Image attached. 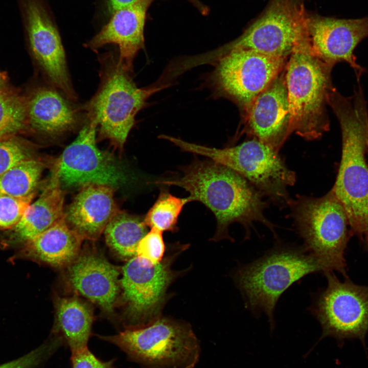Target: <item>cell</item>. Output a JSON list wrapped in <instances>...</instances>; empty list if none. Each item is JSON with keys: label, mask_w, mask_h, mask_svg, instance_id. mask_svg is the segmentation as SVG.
Instances as JSON below:
<instances>
[{"label": "cell", "mask_w": 368, "mask_h": 368, "mask_svg": "<svg viewBox=\"0 0 368 368\" xmlns=\"http://www.w3.org/2000/svg\"><path fill=\"white\" fill-rule=\"evenodd\" d=\"M181 174L173 178L158 180L156 184L178 186L187 191L189 202L199 201L214 214L216 231L212 240L228 239V227L238 222L249 239L254 222L266 226L277 238L275 226L264 215L270 201L247 180L232 169L210 159L195 158L180 168Z\"/></svg>", "instance_id": "cell-1"}, {"label": "cell", "mask_w": 368, "mask_h": 368, "mask_svg": "<svg viewBox=\"0 0 368 368\" xmlns=\"http://www.w3.org/2000/svg\"><path fill=\"white\" fill-rule=\"evenodd\" d=\"M328 105L341 128L342 154L332 189L343 205L352 233L368 242V109L360 84L354 95L346 97L335 88Z\"/></svg>", "instance_id": "cell-2"}, {"label": "cell", "mask_w": 368, "mask_h": 368, "mask_svg": "<svg viewBox=\"0 0 368 368\" xmlns=\"http://www.w3.org/2000/svg\"><path fill=\"white\" fill-rule=\"evenodd\" d=\"M324 272L304 246L278 243L262 257L239 267L234 274L246 307L254 315H267L271 330L281 295L293 283L312 273Z\"/></svg>", "instance_id": "cell-3"}, {"label": "cell", "mask_w": 368, "mask_h": 368, "mask_svg": "<svg viewBox=\"0 0 368 368\" xmlns=\"http://www.w3.org/2000/svg\"><path fill=\"white\" fill-rule=\"evenodd\" d=\"M99 60L98 88L82 108L86 118L97 123L100 136L122 148L137 113L146 106L148 98L162 87H137L132 72L120 63L114 53L102 54Z\"/></svg>", "instance_id": "cell-4"}, {"label": "cell", "mask_w": 368, "mask_h": 368, "mask_svg": "<svg viewBox=\"0 0 368 368\" xmlns=\"http://www.w3.org/2000/svg\"><path fill=\"white\" fill-rule=\"evenodd\" d=\"M333 67L311 53L307 36L290 54L285 72L291 133L311 141L329 130Z\"/></svg>", "instance_id": "cell-5"}, {"label": "cell", "mask_w": 368, "mask_h": 368, "mask_svg": "<svg viewBox=\"0 0 368 368\" xmlns=\"http://www.w3.org/2000/svg\"><path fill=\"white\" fill-rule=\"evenodd\" d=\"M181 151L200 155L235 171L280 208L288 206V191L294 185L296 175L284 160L268 145L253 137L238 145L221 149L212 148L166 135Z\"/></svg>", "instance_id": "cell-6"}, {"label": "cell", "mask_w": 368, "mask_h": 368, "mask_svg": "<svg viewBox=\"0 0 368 368\" xmlns=\"http://www.w3.org/2000/svg\"><path fill=\"white\" fill-rule=\"evenodd\" d=\"M288 206L304 247L321 265L347 277L344 251L349 240L346 211L332 190L320 197L297 195Z\"/></svg>", "instance_id": "cell-7"}, {"label": "cell", "mask_w": 368, "mask_h": 368, "mask_svg": "<svg viewBox=\"0 0 368 368\" xmlns=\"http://www.w3.org/2000/svg\"><path fill=\"white\" fill-rule=\"evenodd\" d=\"M99 337L117 346L143 368H193L200 354L199 342L189 324L165 317Z\"/></svg>", "instance_id": "cell-8"}, {"label": "cell", "mask_w": 368, "mask_h": 368, "mask_svg": "<svg viewBox=\"0 0 368 368\" xmlns=\"http://www.w3.org/2000/svg\"><path fill=\"white\" fill-rule=\"evenodd\" d=\"M185 246L174 248L157 264L136 256L123 266L119 300L125 329L147 326L160 317L168 289L179 274L172 265Z\"/></svg>", "instance_id": "cell-9"}, {"label": "cell", "mask_w": 368, "mask_h": 368, "mask_svg": "<svg viewBox=\"0 0 368 368\" xmlns=\"http://www.w3.org/2000/svg\"><path fill=\"white\" fill-rule=\"evenodd\" d=\"M305 1L270 0L242 34L222 49V54L244 50L286 59L307 35Z\"/></svg>", "instance_id": "cell-10"}, {"label": "cell", "mask_w": 368, "mask_h": 368, "mask_svg": "<svg viewBox=\"0 0 368 368\" xmlns=\"http://www.w3.org/2000/svg\"><path fill=\"white\" fill-rule=\"evenodd\" d=\"M327 286L314 294L310 310L322 328L320 339H359L365 347L368 332V286L355 284L349 279L341 282L332 271L324 272Z\"/></svg>", "instance_id": "cell-11"}, {"label": "cell", "mask_w": 368, "mask_h": 368, "mask_svg": "<svg viewBox=\"0 0 368 368\" xmlns=\"http://www.w3.org/2000/svg\"><path fill=\"white\" fill-rule=\"evenodd\" d=\"M286 59L251 51L233 50L220 55L210 77L216 96L228 98L244 111L285 68Z\"/></svg>", "instance_id": "cell-12"}, {"label": "cell", "mask_w": 368, "mask_h": 368, "mask_svg": "<svg viewBox=\"0 0 368 368\" xmlns=\"http://www.w3.org/2000/svg\"><path fill=\"white\" fill-rule=\"evenodd\" d=\"M97 123L86 118L76 139L64 150L55 164L61 186H107L126 183L127 175L119 162L96 144Z\"/></svg>", "instance_id": "cell-13"}, {"label": "cell", "mask_w": 368, "mask_h": 368, "mask_svg": "<svg viewBox=\"0 0 368 368\" xmlns=\"http://www.w3.org/2000/svg\"><path fill=\"white\" fill-rule=\"evenodd\" d=\"M307 36L313 55L332 66L348 63L360 82L365 70L357 62L354 50L368 37V17L339 19L308 12Z\"/></svg>", "instance_id": "cell-14"}, {"label": "cell", "mask_w": 368, "mask_h": 368, "mask_svg": "<svg viewBox=\"0 0 368 368\" xmlns=\"http://www.w3.org/2000/svg\"><path fill=\"white\" fill-rule=\"evenodd\" d=\"M24 9L32 55L48 83L76 100L58 30L37 0H25Z\"/></svg>", "instance_id": "cell-15"}, {"label": "cell", "mask_w": 368, "mask_h": 368, "mask_svg": "<svg viewBox=\"0 0 368 368\" xmlns=\"http://www.w3.org/2000/svg\"><path fill=\"white\" fill-rule=\"evenodd\" d=\"M70 288L110 315L119 300L121 271L95 249L81 250L66 267Z\"/></svg>", "instance_id": "cell-16"}, {"label": "cell", "mask_w": 368, "mask_h": 368, "mask_svg": "<svg viewBox=\"0 0 368 368\" xmlns=\"http://www.w3.org/2000/svg\"><path fill=\"white\" fill-rule=\"evenodd\" d=\"M245 112L247 131L279 152L291 133L285 70L254 99Z\"/></svg>", "instance_id": "cell-17"}, {"label": "cell", "mask_w": 368, "mask_h": 368, "mask_svg": "<svg viewBox=\"0 0 368 368\" xmlns=\"http://www.w3.org/2000/svg\"><path fill=\"white\" fill-rule=\"evenodd\" d=\"M27 97L28 126L50 136L74 129L86 118L82 106L48 84L34 88Z\"/></svg>", "instance_id": "cell-18"}, {"label": "cell", "mask_w": 368, "mask_h": 368, "mask_svg": "<svg viewBox=\"0 0 368 368\" xmlns=\"http://www.w3.org/2000/svg\"><path fill=\"white\" fill-rule=\"evenodd\" d=\"M152 3L143 1L117 11L109 21L86 43L85 47L96 51L108 44L117 45L119 62L132 72L134 59L144 46L146 12Z\"/></svg>", "instance_id": "cell-19"}, {"label": "cell", "mask_w": 368, "mask_h": 368, "mask_svg": "<svg viewBox=\"0 0 368 368\" xmlns=\"http://www.w3.org/2000/svg\"><path fill=\"white\" fill-rule=\"evenodd\" d=\"M112 187L98 185L83 187L68 206L65 220L83 240H96L118 210Z\"/></svg>", "instance_id": "cell-20"}, {"label": "cell", "mask_w": 368, "mask_h": 368, "mask_svg": "<svg viewBox=\"0 0 368 368\" xmlns=\"http://www.w3.org/2000/svg\"><path fill=\"white\" fill-rule=\"evenodd\" d=\"M64 195L54 166L51 177L39 198L25 210L18 222L10 229L7 243L25 244L63 217Z\"/></svg>", "instance_id": "cell-21"}, {"label": "cell", "mask_w": 368, "mask_h": 368, "mask_svg": "<svg viewBox=\"0 0 368 368\" xmlns=\"http://www.w3.org/2000/svg\"><path fill=\"white\" fill-rule=\"evenodd\" d=\"M83 239L66 223L64 216L24 244L20 255L53 267L68 266L81 251Z\"/></svg>", "instance_id": "cell-22"}, {"label": "cell", "mask_w": 368, "mask_h": 368, "mask_svg": "<svg viewBox=\"0 0 368 368\" xmlns=\"http://www.w3.org/2000/svg\"><path fill=\"white\" fill-rule=\"evenodd\" d=\"M54 305V335L65 342L72 354L87 348L94 318L91 305L76 296H57Z\"/></svg>", "instance_id": "cell-23"}, {"label": "cell", "mask_w": 368, "mask_h": 368, "mask_svg": "<svg viewBox=\"0 0 368 368\" xmlns=\"http://www.w3.org/2000/svg\"><path fill=\"white\" fill-rule=\"evenodd\" d=\"M147 227L144 218L118 211L104 231L106 243L116 256L127 262L137 256L139 243L148 232Z\"/></svg>", "instance_id": "cell-24"}, {"label": "cell", "mask_w": 368, "mask_h": 368, "mask_svg": "<svg viewBox=\"0 0 368 368\" xmlns=\"http://www.w3.org/2000/svg\"><path fill=\"white\" fill-rule=\"evenodd\" d=\"M42 170L36 159L19 162L0 175V195L24 197L34 193Z\"/></svg>", "instance_id": "cell-25"}, {"label": "cell", "mask_w": 368, "mask_h": 368, "mask_svg": "<svg viewBox=\"0 0 368 368\" xmlns=\"http://www.w3.org/2000/svg\"><path fill=\"white\" fill-rule=\"evenodd\" d=\"M27 127V97L8 86L0 89V139L15 136Z\"/></svg>", "instance_id": "cell-26"}, {"label": "cell", "mask_w": 368, "mask_h": 368, "mask_svg": "<svg viewBox=\"0 0 368 368\" xmlns=\"http://www.w3.org/2000/svg\"><path fill=\"white\" fill-rule=\"evenodd\" d=\"M189 202L188 197L179 198L167 191H161L158 198L144 218L147 226L161 232H175L178 218L183 207Z\"/></svg>", "instance_id": "cell-27"}, {"label": "cell", "mask_w": 368, "mask_h": 368, "mask_svg": "<svg viewBox=\"0 0 368 368\" xmlns=\"http://www.w3.org/2000/svg\"><path fill=\"white\" fill-rule=\"evenodd\" d=\"M34 196V193L24 197L0 195V229L12 228L31 204Z\"/></svg>", "instance_id": "cell-28"}, {"label": "cell", "mask_w": 368, "mask_h": 368, "mask_svg": "<svg viewBox=\"0 0 368 368\" xmlns=\"http://www.w3.org/2000/svg\"><path fill=\"white\" fill-rule=\"evenodd\" d=\"M30 158L25 144L15 136L0 139V175Z\"/></svg>", "instance_id": "cell-29"}, {"label": "cell", "mask_w": 368, "mask_h": 368, "mask_svg": "<svg viewBox=\"0 0 368 368\" xmlns=\"http://www.w3.org/2000/svg\"><path fill=\"white\" fill-rule=\"evenodd\" d=\"M165 249L162 232L152 228L139 242L137 256L157 264L164 258Z\"/></svg>", "instance_id": "cell-30"}, {"label": "cell", "mask_w": 368, "mask_h": 368, "mask_svg": "<svg viewBox=\"0 0 368 368\" xmlns=\"http://www.w3.org/2000/svg\"><path fill=\"white\" fill-rule=\"evenodd\" d=\"M61 345L56 339L42 344L26 355L0 365V368H35L50 356Z\"/></svg>", "instance_id": "cell-31"}, {"label": "cell", "mask_w": 368, "mask_h": 368, "mask_svg": "<svg viewBox=\"0 0 368 368\" xmlns=\"http://www.w3.org/2000/svg\"><path fill=\"white\" fill-rule=\"evenodd\" d=\"M71 362L73 368H113L114 360L102 361L87 348L72 354Z\"/></svg>", "instance_id": "cell-32"}, {"label": "cell", "mask_w": 368, "mask_h": 368, "mask_svg": "<svg viewBox=\"0 0 368 368\" xmlns=\"http://www.w3.org/2000/svg\"><path fill=\"white\" fill-rule=\"evenodd\" d=\"M146 1L153 2L154 0H107V8L109 13L112 15L120 9Z\"/></svg>", "instance_id": "cell-33"}, {"label": "cell", "mask_w": 368, "mask_h": 368, "mask_svg": "<svg viewBox=\"0 0 368 368\" xmlns=\"http://www.w3.org/2000/svg\"><path fill=\"white\" fill-rule=\"evenodd\" d=\"M193 4L203 14L208 12V8L204 6L198 0H188Z\"/></svg>", "instance_id": "cell-34"}, {"label": "cell", "mask_w": 368, "mask_h": 368, "mask_svg": "<svg viewBox=\"0 0 368 368\" xmlns=\"http://www.w3.org/2000/svg\"><path fill=\"white\" fill-rule=\"evenodd\" d=\"M8 87V79L5 73L0 71V89Z\"/></svg>", "instance_id": "cell-35"}, {"label": "cell", "mask_w": 368, "mask_h": 368, "mask_svg": "<svg viewBox=\"0 0 368 368\" xmlns=\"http://www.w3.org/2000/svg\"><path fill=\"white\" fill-rule=\"evenodd\" d=\"M366 244H367V247H368V242L366 243Z\"/></svg>", "instance_id": "cell-36"}]
</instances>
